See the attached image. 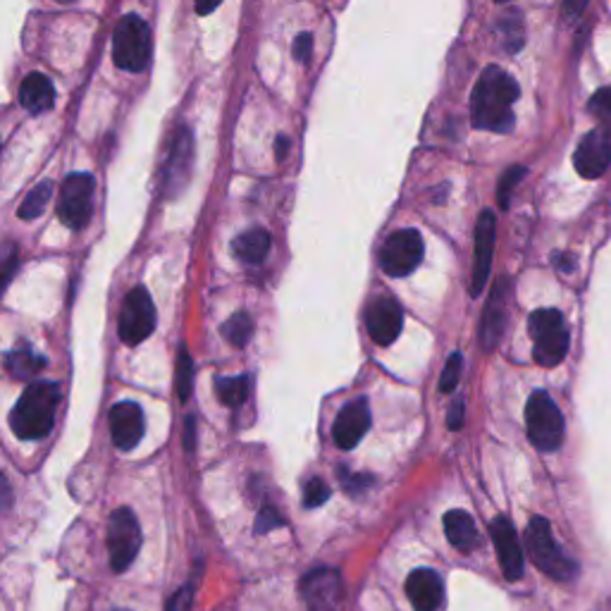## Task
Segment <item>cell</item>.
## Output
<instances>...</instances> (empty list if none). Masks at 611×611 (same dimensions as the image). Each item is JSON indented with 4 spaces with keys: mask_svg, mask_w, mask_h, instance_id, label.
<instances>
[{
    "mask_svg": "<svg viewBox=\"0 0 611 611\" xmlns=\"http://www.w3.org/2000/svg\"><path fill=\"white\" fill-rule=\"evenodd\" d=\"M141 549V528L132 509H117L108 521V554L115 573L127 571Z\"/></svg>",
    "mask_w": 611,
    "mask_h": 611,
    "instance_id": "52a82bcc",
    "label": "cell"
},
{
    "mask_svg": "<svg viewBox=\"0 0 611 611\" xmlns=\"http://www.w3.org/2000/svg\"><path fill=\"white\" fill-rule=\"evenodd\" d=\"M120 611H125V609H120Z\"/></svg>",
    "mask_w": 611,
    "mask_h": 611,
    "instance_id": "ee69618b",
    "label": "cell"
},
{
    "mask_svg": "<svg viewBox=\"0 0 611 611\" xmlns=\"http://www.w3.org/2000/svg\"><path fill=\"white\" fill-rule=\"evenodd\" d=\"M217 10V3H211V5H197V12L199 15H211V12Z\"/></svg>",
    "mask_w": 611,
    "mask_h": 611,
    "instance_id": "7bdbcfd3",
    "label": "cell"
},
{
    "mask_svg": "<svg viewBox=\"0 0 611 611\" xmlns=\"http://www.w3.org/2000/svg\"><path fill=\"white\" fill-rule=\"evenodd\" d=\"M301 590L306 597V604L311 607V611H321V609L325 611L327 607L337 604L341 595V583L335 571L317 569L301 581Z\"/></svg>",
    "mask_w": 611,
    "mask_h": 611,
    "instance_id": "ffe728a7",
    "label": "cell"
},
{
    "mask_svg": "<svg viewBox=\"0 0 611 611\" xmlns=\"http://www.w3.org/2000/svg\"><path fill=\"white\" fill-rule=\"evenodd\" d=\"M151 29L139 15L122 17L113 32V63L122 72H144L151 60Z\"/></svg>",
    "mask_w": 611,
    "mask_h": 611,
    "instance_id": "277c9868",
    "label": "cell"
},
{
    "mask_svg": "<svg viewBox=\"0 0 611 611\" xmlns=\"http://www.w3.org/2000/svg\"><path fill=\"white\" fill-rule=\"evenodd\" d=\"M519 84L502 67L490 65L475 84L471 96V125L497 134L513 129V103L519 101Z\"/></svg>",
    "mask_w": 611,
    "mask_h": 611,
    "instance_id": "6da1fadb",
    "label": "cell"
},
{
    "mask_svg": "<svg viewBox=\"0 0 611 611\" xmlns=\"http://www.w3.org/2000/svg\"><path fill=\"white\" fill-rule=\"evenodd\" d=\"M329 499V487L325 485V481L321 478H311L303 487V507L306 509H315L325 504Z\"/></svg>",
    "mask_w": 611,
    "mask_h": 611,
    "instance_id": "1f68e13d",
    "label": "cell"
},
{
    "mask_svg": "<svg viewBox=\"0 0 611 611\" xmlns=\"http://www.w3.org/2000/svg\"><path fill=\"white\" fill-rule=\"evenodd\" d=\"M423 261V239L415 229L389 235L381 249V267L389 277H407Z\"/></svg>",
    "mask_w": 611,
    "mask_h": 611,
    "instance_id": "30bf717a",
    "label": "cell"
},
{
    "mask_svg": "<svg viewBox=\"0 0 611 611\" xmlns=\"http://www.w3.org/2000/svg\"><path fill=\"white\" fill-rule=\"evenodd\" d=\"M365 327L377 347L395 345L404 327V311L392 297H377L365 309Z\"/></svg>",
    "mask_w": 611,
    "mask_h": 611,
    "instance_id": "7c38bea8",
    "label": "cell"
},
{
    "mask_svg": "<svg viewBox=\"0 0 611 611\" xmlns=\"http://www.w3.org/2000/svg\"><path fill=\"white\" fill-rule=\"evenodd\" d=\"M407 597L415 611H439L445 602V583L433 569H419L407 581Z\"/></svg>",
    "mask_w": 611,
    "mask_h": 611,
    "instance_id": "ac0fdd59",
    "label": "cell"
},
{
    "mask_svg": "<svg viewBox=\"0 0 611 611\" xmlns=\"http://www.w3.org/2000/svg\"><path fill=\"white\" fill-rule=\"evenodd\" d=\"M588 108H590V113L602 122V129L611 132V87L595 91Z\"/></svg>",
    "mask_w": 611,
    "mask_h": 611,
    "instance_id": "f546056e",
    "label": "cell"
},
{
    "mask_svg": "<svg viewBox=\"0 0 611 611\" xmlns=\"http://www.w3.org/2000/svg\"><path fill=\"white\" fill-rule=\"evenodd\" d=\"M445 533H447V540L454 545L459 552H471V549L481 545V535L478 528H475V521L461 509H451L445 513Z\"/></svg>",
    "mask_w": 611,
    "mask_h": 611,
    "instance_id": "603a6c76",
    "label": "cell"
},
{
    "mask_svg": "<svg viewBox=\"0 0 611 611\" xmlns=\"http://www.w3.org/2000/svg\"><path fill=\"white\" fill-rule=\"evenodd\" d=\"M60 404V387L55 383H32L10 413V427L20 439H43L53 431Z\"/></svg>",
    "mask_w": 611,
    "mask_h": 611,
    "instance_id": "7a4b0ae2",
    "label": "cell"
},
{
    "mask_svg": "<svg viewBox=\"0 0 611 611\" xmlns=\"http://www.w3.org/2000/svg\"><path fill=\"white\" fill-rule=\"evenodd\" d=\"M490 535L497 549L499 564H502V573L507 581H519L523 576V549L519 543L516 528H513L511 521L504 516H497L490 523Z\"/></svg>",
    "mask_w": 611,
    "mask_h": 611,
    "instance_id": "e0dca14e",
    "label": "cell"
},
{
    "mask_svg": "<svg viewBox=\"0 0 611 611\" xmlns=\"http://www.w3.org/2000/svg\"><path fill=\"white\" fill-rule=\"evenodd\" d=\"M96 182L89 173H72L60 187L58 217L70 229H84L93 211Z\"/></svg>",
    "mask_w": 611,
    "mask_h": 611,
    "instance_id": "ba28073f",
    "label": "cell"
},
{
    "mask_svg": "<svg viewBox=\"0 0 611 611\" xmlns=\"http://www.w3.org/2000/svg\"><path fill=\"white\" fill-rule=\"evenodd\" d=\"M528 333L533 337V359L545 369H554L569 353V329L557 309H540L531 315Z\"/></svg>",
    "mask_w": 611,
    "mask_h": 611,
    "instance_id": "5b68a950",
    "label": "cell"
},
{
    "mask_svg": "<svg viewBox=\"0 0 611 611\" xmlns=\"http://www.w3.org/2000/svg\"><path fill=\"white\" fill-rule=\"evenodd\" d=\"M497 32H499V36H502V43H504V48H507L509 53H516L519 48L523 46V41H525L523 22H521V15H519L516 10H511L509 15L499 17Z\"/></svg>",
    "mask_w": 611,
    "mask_h": 611,
    "instance_id": "4316f807",
    "label": "cell"
},
{
    "mask_svg": "<svg viewBox=\"0 0 611 611\" xmlns=\"http://www.w3.org/2000/svg\"><path fill=\"white\" fill-rule=\"evenodd\" d=\"M271 244L273 239L267 235V229L253 227L235 237V241H232V253H235V259L244 265H259L267 259V253H271Z\"/></svg>",
    "mask_w": 611,
    "mask_h": 611,
    "instance_id": "7402d4cb",
    "label": "cell"
},
{
    "mask_svg": "<svg viewBox=\"0 0 611 611\" xmlns=\"http://www.w3.org/2000/svg\"><path fill=\"white\" fill-rule=\"evenodd\" d=\"M15 259H17V255H15V251H12V253H10V259H8V263H5V285L10 283V275H12V267H15Z\"/></svg>",
    "mask_w": 611,
    "mask_h": 611,
    "instance_id": "b9f144b4",
    "label": "cell"
},
{
    "mask_svg": "<svg viewBox=\"0 0 611 611\" xmlns=\"http://www.w3.org/2000/svg\"><path fill=\"white\" fill-rule=\"evenodd\" d=\"M275 151H277V161H285V155H287V151H289V141H287V137H277V141H275Z\"/></svg>",
    "mask_w": 611,
    "mask_h": 611,
    "instance_id": "ab89813d",
    "label": "cell"
},
{
    "mask_svg": "<svg viewBox=\"0 0 611 611\" xmlns=\"http://www.w3.org/2000/svg\"><path fill=\"white\" fill-rule=\"evenodd\" d=\"M523 175H525V167H521V165H513V167H509V170H507L504 177H502V182H499L497 197H499V205H502V211H507V208H509L511 189L519 185V182L523 179Z\"/></svg>",
    "mask_w": 611,
    "mask_h": 611,
    "instance_id": "d6a6232c",
    "label": "cell"
},
{
    "mask_svg": "<svg viewBox=\"0 0 611 611\" xmlns=\"http://www.w3.org/2000/svg\"><path fill=\"white\" fill-rule=\"evenodd\" d=\"M51 194H53V185H51V182H41V185H36V187L27 194V199L22 201L17 215H20L22 220L39 217V215L46 211L48 201H51Z\"/></svg>",
    "mask_w": 611,
    "mask_h": 611,
    "instance_id": "83f0119b",
    "label": "cell"
},
{
    "mask_svg": "<svg viewBox=\"0 0 611 611\" xmlns=\"http://www.w3.org/2000/svg\"><path fill=\"white\" fill-rule=\"evenodd\" d=\"M291 51H295L297 60H309L313 51V36L309 32H301L295 39V48H291Z\"/></svg>",
    "mask_w": 611,
    "mask_h": 611,
    "instance_id": "8d00e7d4",
    "label": "cell"
},
{
    "mask_svg": "<svg viewBox=\"0 0 611 611\" xmlns=\"http://www.w3.org/2000/svg\"><path fill=\"white\" fill-rule=\"evenodd\" d=\"M194 387V361L189 357V351L182 347L177 357V395L179 401H189Z\"/></svg>",
    "mask_w": 611,
    "mask_h": 611,
    "instance_id": "f1b7e54d",
    "label": "cell"
},
{
    "mask_svg": "<svg viewBox=\"0 0 611 611\" xmlns=\"http://www.w3.org/2000/svg\"><path fill=\"white\" fill-rule=\"evenodd\" d=\"M371 431V404L365 397L349 401V404L337 413L333 423V439L339 449H353L363 435Z\"/></svg>",
    "mask_w": 611,
    "mask_h": 611,
    "instance_id": "9a60e30c",
    "label": "cell"
},
{
    "mask_svg": "<svg viewBox=\"0 0 611 611\" xmlns=\"http://www.w3.org/2000/svg\"><path fill=\"white\" fill-rule=\"evenodd\" d=\"M251 392V377L249 375H239V377H217L215 383V395L217 399L223 401L225 407L237 409L247 401Z\"/></svg>",
    "mask_w": 611,
    "mask_h": 611,
    "instance_id": "d4e9b609",
    "label": "cell"
},
{
    "mask_svg": "<svg viewBox=\"0 0 611 611\" xmlns=\"http://www.w3.org/2000/svg\"><path fill=\"white\" fill-rule=\"evenodd\" d=\"M554 263L559 265V271H566V273L573 271V267H571V265H573L571 255H554Z\"/></svg>",
    "mask_w": 611,
    "mask_h": 611,
    "instance_id": "60d3db41",
    "label": "cell"
},
{
    "mask_svg": "<svg viewBox=\"0 0 611 611\" xmlns=\"http://www.w3.org/2000/svg\"><path fill=\"white\" fill-rule=\"evenodd\" d=\"M194 431H197V419H191V415H189L187 423H185V447L187 449L197 447V439H194V437H197V433H194Z\"/></svg>",
    "mask_w": 611,
    "mask_h": 611,
    "instance_id": "f35d334b",
    "label": "cell"
},
{
    "mask_svg": "<svg viewBox=\"0 0 611 611\" xmlns=\"http://www.w3.org/2000/svg\"><path fill=\"white\" fill-rule=\"evenodd\" d=\"M20 103L24 110H29L32 115H41L46 110H51L55 103V89L51 79L41 72H32L20 84Z\"/></svg>",
    "mask_w": 611,
    "mask_h": 611,
    "instance_id": "44dd1931",
    "label": "cell"
},
{
    "mask_svg": "<svg viewBox=\"0 0 611 611\" xmlns=\"http://www.w3.org/2000/svg\"><path fill=\"white\" fill-rule=\"evenodd\" d=\"M339 475H341V485H345V487H347V492H351V495H361V492L365 490V487H369V485L373 483L371 475L349 473L347 469H341Z\"/></svg>",
    "mask_w": 611,
    "mask_h": 611,
    "instance_id": "e575fe53",
    "label": "cell"
},
{
    "mask_svg": "<svg viewBox=\"0 0 611 611\" xmlns=\"http://www.w3.org/2000/svg\"><path fill=\"white\" fill-rule=\"evenodd\" d=\"M155 306L149 291L144 287H134L129 295L122 301L120 311V325L117 333L120 339L129 347L141 345L144 339H149L155 329Z\"/></svg>",
    "mask_w": 611,
    "mask_h": 611,
    "instance_id": "9c48e42d",
    "label": "cell"
},
{
    "mask_svg": "<svg viewBox=\"0 0 611 611\" xmlns=\"http://www.w3.org/2000/svg\"><path fill=\"white\" fill-rule=\"evenodd\" d=\"M191 597H194L191 585H187V588L177 590L173 597H170L167 611H189V609H191Z\"/></svg>",
    "mask_w": 611,
    "mask_h": 611,
    "instance_id": "d590c367",
    "label": "cell"
},
{
    "mask_svg": "<svg viewBox=\"0 0 611 611\" xmlns=\"http://www.w3.org/2000/svg\"><path fill=\"white\" fill-rule=\"evenodd\" d=\"M495 232L497 217L492 211H483L475 225V253H473V279H471V295L478 297L483 287L487 285L495 255Z\"/></svg>",
    "mask_w": 611,
    "mask_h": 611,
    "instance_id": "5bb4252c",
    "label": "cell"
},
{
    "mask_svg": "<svg viewBox=\"0 0 611 611\" xmlns=\"http://www.w3.org/2000/svg\"><path fill=\"white\" fill-rule=\"evenodd\" d=\"M507 297H509V283L499 279V285L492 289L490 301L485 306L483 325H481V341L483 347L490 351L499 345V339L504 335L507 327Z\"/></svg>",
    "mask_w": 611,
    "mask_h": 611,
    "instance_id": "d6986e66",
    "label": "cell"
},
{
    "mask_svg": "<svg viewBox=\"0 0 611 611\" xmlns=\"http://www.w3.org/2000/svg\"><path fill=\"white\" fill-rule=\"evenodd\" d=\"M5 369L15 381H34L46 369V361L41 357H36L29 349H15L5 353Z\"/></svg>",
    "mask_w": 611,
    "mask_h": 611,
    "instance_id": "cb8c5ba5",
    "label": "cell"
},
{
    "mask_svg": "<svg viewBox=\"0 0 611 611\" xmlns=\"http://www.w3.org/2000/svg\"><path fill=\"white\" fill-rule=\"evenodd\" d=\"M110 437H113V445L120 451H129L141 442L146 423H144V411L134 401H120L113 409H110Z\"/></svg>",
    "mask_w": 611,
    "mask_h": 611,
    "instance_id": "2e32d148",
    "label": "cell"
},
{
    "mask_svg": "<svg viewBox=\"0 0 611 611\" xmlns=\"http://www.w3.org/2000/svg\"><path fill=\"white\" fill-rule=\"evenodd\" d=\"M447 425H449V431H459V427L463 425V401H454L449 409V415H447Z\"/></svg>",
    "mask_w": 611,
    "mask_h": 611,
    "instance_id": "74e56055",
    "label": "cell"
},
{
    "mask_svg": "<svg viewBox=\"0 0 611 611\" xmlns=\"http://www.w3.org/2000/svg\"><path fill=\"white\" fill-rule=\"evenodd\" d=\"M525 427H528V439L535 449L540 451H557L564 442V415H561L554 399L543 389L531 395L525 404Z\"/></svg>",
    "mask_w": 611,
    "mask_h": 611,
    "instance_id": "8992f818",
    "label": "cell"
},
{
    "mask_svg": "<svg viewBox=\"0 0 611 611\" xmlns=\"http://www.w3.org/2000/svg\"><path fill=\"white\" fill-rule=\"evenodd\" d=\"M194 163V137L187 127H179L173 139H170V151L163 165V191L167 197H177V194L187 187Z\"/></svg>",
    "mask_w": 611,
    "mask_h": 611,
    "instance_id": "8fae6325",
    "label": "cell"
},
{
    "mask_svg": "<svg viewBox=\"0 0 611 611\" xmlns=\"http://www.w3.org/2000/svg\"><path fill=\"white\" fill-rule=\"evenodd\" d=\"M223 337L229 341L232 347H247L249 345V339L253 337V321H251V315L249 313H235L229 317V321H225L223 325Z\"/></svg>",
    "mask_w": 611,
    "mask_h": 611,
    "instance_id": "484cf974",
    "label": "cell"
},
{
    "mask_svg": "<svg viewBox=\"0 0 611 611\" xmlns=\"http://www.w3.org/2000/svg\"><path fill=\"white\" fill-rule=\"evenodd\" d=\"M525 547H528L531 559L545 576L554 578L559 583H569L576 578L578 573L576 561L561 552V547L557 545L552 535V525H549L547 519L543 516L531 519L528 531H525Z\"/></svg>",
    "mask_w": 611,
    "mask_h": 611,
    "instance_id": "3957f363",
    "label": "cell"
},
{
    "mask_svg": "<svg viewBox=\"0 0 611 611\" xmlns=\"http://www.w3.org/2000/svg\"><path fill=\"white\" fill-rule=\"evenodd\" d=\"M611 165V134L604 129H593L585 134L573 153V167L583 179H597Z\"/></svg>",
    "mask_w": 611,
    "mask_h": 611,
    "instance_id": "4fadbf2b",
    "label": "cell"
},
{
    "mask_svg": "<svg viewBox=\"0 0 611 611\" xmlns=\"http://www.w3.org/2000/svg\"><path fill=\"white\" fill-rule=\"evenodd\" d=\"M283 525H285V519L279 516V511L271 504H265L259 511V519H255V533L263 535V533H271L275 528H283Z\"/></svg>",
    "mask_w": 611,
    "mask_h": 611,
    "instance_id": "836d02e7",
    "label": "cell"
},
{
    "mask_svg": "<svg viewBox=\"0 0 611 611\" xmlns=\"http://www.w3.org/2000/svg\"><path fill=\"white\" fill-rule=\"evenodd\" d=\"M461 361H463V359H461V353H459V351H457V353H451L447 365H445L442 375H439V392H445V395L454 392V387L459 385V375H461Z\"/></svg>",
    "mask_w": 611,
    "mask_h": 611,
    "instance_id": "4dcf8cb0",
    "label": "cell"
}]
</instances>
